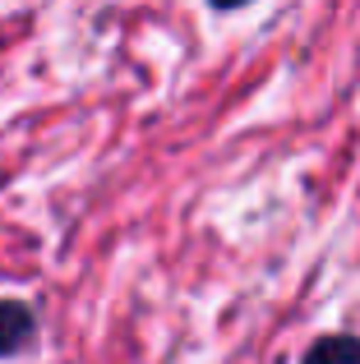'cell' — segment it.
<instances>
[{
	"instance_id": "3",
	"label": "cell",
	"mask_w": 360,
	"mask_h": 364,
	"mask_svg": "<svg viewBox=\"0 0 360 364\" xmlns=\"http://www.w3.org/2000/svg\"><path fill=\"white\" fill-rule=\"evenodd\" d=\"M213 9H235V5H250V0H208Z\"/></svg>"
},
{
	"instance_id": "1",
	"label": "cell",
	"mask_w": 360,
	"mask_h": 364,
	"mask_svg": "<svg viewBox=\"0 0 360 364\" xmlns=\"http://www.w3.org/2000/svg\"><path fill=\"white\" fill-rule=\"evenodd\" d=\"M28 337H33V314H28V304L0 300V355L18 350Z\"/></svg>"
},
{
	"instance_id": "2",
	"label": "cell",
	"mask_w": 360,
	"mask_h": 364,
	"mask_svg": "<svg viewBox=\"0 0 360 364\" xmlns=\"http://www.w3.org/2000/svg\"><path fill=\"white\" fill-rule=\"evenodd\" d=\"M305 364H360V337L351 332H333V337H319L305 350Z\"/></svg>"
}]
</instances>
